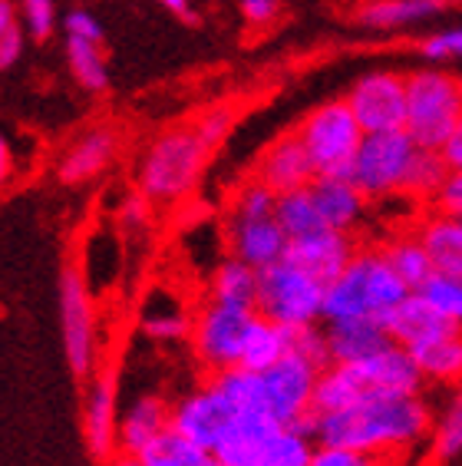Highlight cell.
<instances>
[{"label": "cell", "mask_w": 462, "mask_h": 466, "mask_svg": "<svg viewBox=\"0 0 462 466\" xmlns=\"http://www.w3.org/2000/svg\"><path fill=\"white\" fill-rule=\"evenodd\" d=\"M294 133L301 136V143L307 146V153L317 166V176H350L367 129L360 126V119L344 96L314 106L301 123L294 126Z\"/></svg>", "instance_id": "cell-6"}, {"label": "cell", "mask_w": 462, "mask_h": 466, "mask_svg": "<svg viewBox=\"0 0 462 466\" xmlns=\"http://www.w3.org/2000/svg\"><path fill=\"white\" fill-rule=\"evenodd\" d=\"M83 440L86 453L106 466L119 453V420H116V380L109 370L89 380L83 397Z\"/></svg>", "instance_id": "cell-15"}, {"label": "cell", "mask_w": 462, "mask_h": 466, "mask_svg": "<svg viewBox=\"0 0 462 466\" xmlns=\"http://www.w3.org/2000/svg\"><path fill=\"white\" fill-rule=\"evenodd\" d=\"M357 255L354 238L346 232H334V228H324L317 235H307V238H297V242L287 245V261H294L297 268H304L307 275H314L317 281L330 285L340 271L350 265V258Z\"/></svg>", "instance_id": "cell-18"}, {"label": "cell", "mask_w": 462, "mask_h": 466, "mask_svg": "<svg viewBox=\"0 0 462 466\" xmlns=\"http://www.w3.org/2000/svg\"><path fill=\"white\" fill-rule=\"evenodd\" d=\"M63 30L66 36H83V40H103V24H99L89 10H70L66 17H63Z\"/></svg>", "instance_id": "cell-45"}, {"label": "cell", "mask_w": 462, "mask_h": 466, "mask_svg": "<svg viewBox=\"0 0 462 466\" xmlns=\"http://www.w3.org/2000/svg\"><path fill=\"white\" fill-rule=\"evenodd\" d=\"M106 466H143V460L136 457V453H123V450H119Z\"/></svg>", "instance_id": "cell-49"}, {"label": "cell", "mask_w": 462, "mask_h": 466, "mask_svg": "<svg viewBox=\"0 0 462 466\" xmlns=\"http://www.w3.org/2000/svg\"><path fill=\"white\" fill-rule=\"evenodd\" d=\"M212 146L205 143L196 126H172L146 146L136 166V188L156 206H176L196 192Z\"/></svg>", "instance_id": "cell-3"}, {"label": "cell", "mask_w": 462, "mask_h": 466, "mask_svg": "<svg viewBox=\"0 0 462 466\" xmlns=\"http://www.w3.org/2000/svg\"><path fill=\"white\" fill-rule=\"evenodd\" d=\"M427 380L436 384H462V328L436 334L429 341L409 348Z\"/></svg>", "instance_id": "cell-25"}, {"label": "cell", "mask_w": 462, "mask_h": 466, "mask_svg": "<svg viewBox=\"0 0 462 466\" xmlns=\"http://www.w3.org/2000/svg\"><path fill=\"white\" fill-rule=\"evenodd\" d=\"M255 179H261L267 188H275L277 196L294 192V188H311L317 179V166H314L307 146L301 143L297 133L277 136L267 146L261 159L255 162Z\"/></svg>", "instance_id": "cell-16"}, {"label": "cell", "mask_w": 462, "mask_h": 466, "mask_svg": "<svg viewBox=\"0 0 462 466\" xmlns=\"http://www.w3.org/2000/svg\"><path fill=\"white\" fill-rule=\"evenodd\" d=\"M238 7H241V17L248 20V24L265 27V24H271V20L277 17L281 4H277V0H241Z\"/></svg>", "instance_id": "cell-46"}, {"label": "cell", "mask_w": 462, "mask_h": 466, "mask_svg": "<svg viewBox=\"0 0 462 466\" xmlns=\"http://www.w3.org/2000/svg\"><path fill=\"white\" fill-rule=\"evenodd\" d=\"M20 17H24L27 36L44 44L56 27V0H20Z\"/></svg>", "instance_id": "cell-39"}, {"label": "cell", "mask_w": 462, "mask_h": 466, "mask_svg": "<svg viewBox=\"0 0 462 466\" xmlns=\"http://www.w3.org/2000/svg\"><path fill=\"white\" fill-rule=\"evenodd\" d=\"M346 103L357 113L367 133H390L407 129L409 90L407 76L393 70H374L346 90Z\"/></svg>", "instance_id": "cell-11"}, {"label": "cell", "mask_w": 462, "mask_h": 466, "mask_svg": "<svg viewBox=\"0 0 462 466\" xmlns=\"http://www.w3.org/2000/svg\"><path fill=\"white\" fill-rule=\"evenodd\" d=\"M287 350H291V328L275 324L271 318H265V314H255V321H251V328H248V338H245V348H241L238 368L261 374V370L275 368Z\"/></svg>", "instance_id": "cell-26"}, {"label": "cell", "mask_w": 462, "mask_h": 466, "mask_svg": "<svg viewBox=\"0 0 462 466\" xmlns=\"http://www.w3.org/2000/svg\"><path fill=\"white\" fill-rule=\"evenodd\" d=\"M162 7H169L172 14H178V17L186 20H196V14H192V0H159Z\"/></svg>", "instance_id": "cell-48"}, {"label": "cell", "mask_w": 462, "mask_h": 466, "mask_svg": "<svg viewBox=\"0 0 462 466\" xmlns=\"http://www.w3.org/2000/svg\"><path fill=\"white\" fill-rule=\"evenodd\" d=\"M172 427V407L162 397H139L129 410L119 417V450L123 453H143L162 433Z\"/></svg>", "instance_id": "cell-21"}, {"label": "cell", "mask_w": 462, "mask_h": 466, "mask_svg": "<svg viewBox=\"0 0 462 466\" xmlns=\"http://www.w3.org/2000/svg\"><path fill=\"white\" fill-rule=\"evenodd\" d=\"M383 324H387L393 341L403 344V348H413V344L429 341L436 334L453 331V324L446 321L443 314H436L417 291H409L390 314H383Z\"/></svg>", "instance_id": "cell-22"}, {"label": "cell", "mask_w": 462, "mask_h": 466, "mask_svg": "<svg viewBox=\"0 0 462 466\" xmlns=\"http://www.w3.org/2000/svg\"><path fill=\"white\" fill-rule=\"evenodd\" d=\"M314 202H317L320 216L327 222V228L334 232H354L357 225L364 222L367 202L364 188L357 186L350 176H317L311 186Z\"/></svg>", "instance_id": "cell-19"}, {"label": "cell", "mask_w": 462, "mask_h": 466, "mask_svg": "<svg viewBox=\"0 0 462 466\" xmlns=\"http://www.w3.org/2000/svg\"><path fill=\"white\" fill-rule=\"evenodd\" d=\"M417 235L427 245L429 258H433L436 271H449L456 279H462V218L439 212L427 216L417 225Z\"/></svg>", "instance_id": "cell-23"}, {"label": "cell", "mask_w": 462, "mask_h": 466, "mask_svg": "<svg viewBox=\"0 0 462 466\" xmlns=\"http://www.w3.org/2000/svg\"><path fill=\"white\" fill-rule=\"evenodd\" d=\"M317 440L301 427H281L261 450L258 466H311Z\"/></svg>", "instance_id": "cell-31"}, {"label": "cell", "mask_w": 462, "mask_h": 466, "mask_svg": "<svg viewBox=\"0 0 462 466\" xmlns=\"http://www.w3.org/2000/svg\"><path fill=\"white\" fill-rule=\"evenodd\" d=\"M419 54L429 63H446V60H462V27L439 30V34H429L423 44H419Z\"/></svg>", "instance_id": "cell-40"}, {"label": "cell", "mask_w": 462, "mask_h": 466, "mask_svg": "<svg viewBox=\"0 0 462 466\" xmlns=\"http://www.w3.org/2000/svg\"><path fill=\"white\" fill-rule=\"evenodd\" d=\"M459 90H462V73H459Z\"/></svg>", "instance_id": "cell-51"}, {"label": "cell", "mask_w": 462, "mask_h": 466, "mask_svg": "<svg viewBox=\"0 0 462 466\" xmlns=\"http://www.w3.org/2000/svg\"><path fill=\"white\" fill-rule=\"evenodd\" d=\"M255 314H258L255 308H235L205 298V305L198 308L196 321H192V344H196L198 360L212 374L238 368L241 348H245Z\"/></svg>", "instance_id": "cell-10"}, {"label": "cell", "mask_w": 462, "mask_h": 466, "mask_svg": "<svg viewBox=\"0 0 462 466\" xmlns=\"http://www.w3.org/2000/svg\"><path fill=\"white\" fill-rule=\"evenodd\" d=\"M143 331L149 334L152 341H182V338H192V318L182 311V305L169 301L166 308H156V301H146L143 314Z\"/></svg>", "instance_id": "cell-34"}, {"label": "cell", "mask_w": 462, "mask_h": 466, "mask_svg": "<svg viewBox=\"0 0 462 466\" xmlns=\"http://www.w3.org/2000/svg\"><path fill=\"white\" fill-rule=\"evenodd\" d=\"M291 350H294V354H301L304 360H311L317 370H327L330 364H334V358H330L327 331H320L317 324L291 328Z\"/></svg>", "instance_id": "cell-38"}, {"label": "cell", "mask_w": 462, "mask_h": 466, "mask_svg": "<svg viewBox=\"0 0 462 466\" xmlns=\"http://www.w3.org/2000/svg\"><path fill=\"white\" fill-rule=\"evenodd\" d=\"M413 288L397 275L383 248H357L344 271L327 285L324 321L344 318H383L400 305Z\"/></svg>", "instance_id": "cell-4"}, {"label": "cell", "mask_w": 462, "mask_h": 466, "mask_svg": "<svg viewBox=\"0 0 462 466\" xmlns=\"http://www.w3.org/2000/svg\"><path fill=\"white\" fill-rule=\"evenodd\" d=\"M275 208H277V192L251 176L248 182H241L235 198H231L228 216H275Z\"/></svg>", "instance_id": "cell-37"}, {"label": "cell", "mask_w": 462, "mask_h": 466, "mask_svg": "<svg viewBox=\"0 0 462 466\" xmlns=\"http://www.w3.org/2000/svg\"><path fill=\"white\" fill-rule=\"evenodd\" d=\"M275 216H277V222H281V228L287 232L291 242L307 238V235H317V232L327 228V222H324V216H320L317 202H314L311 188H294V192L277 196Z\"/></svg>", "instance_id": "cell-29"}, {"label": "cell", "mask_w": 462, "mask_h": 466, "mask_svg": "<svg viewBox=\"0 0 462 466\" xmlns=\"http://www.w3.org/2000/svg\"><path fill=\"white\" fill-rule=\"evenodd\" d=\"M429 4H436V7H446V4H459V0H429Z\"/></svg>", "instance_id": "cell-50"}, {"label": "cell", "mask_w": 462, "mask_h": 466, "mask_svg": "<svg viewBox=\"0 0 462 466\" xmlns=\"http://www.w3.org/2000/svg\"><path fill=\"white\" fill-rule=\"evenodd\" d=\"M327 341L334 364H357L380 354L383 348L397 344L387 331L383 318H344L327 321Z\"/></svg>", "instance_id": "cell-20"}, {"label": "cell", "mask_w": 462, "mask_h": 466, "mask_svg": "<svg viewBox=\"0 0 462 466\" xmlns=\"http://www.w3.org/2000/svg\"><path fill=\"white\" fill-rule=\"evenodd\" d=\"M24 36H27V27H24V17H20V4L0 0V66L4 70H10L20 60Z\"/></svg>", "instance_id": "cell-36"}, {"label": "cell", "mask_w": 462, "mask_h": 466, "mask_svg": "<svg viewBox=\"0 0 462 466\" xmlns=\"http://www.w3.org/2000/svg\"><path fill=\"white\" fill-rule=\"evenodd\" d=\"M423 384L427 377L409 348L390 344L374 358L357 360V364H330L327 370H320L314 387V413L346 410L377 397H409L419 394Z\"/></svg>", "instance_id": "cell-2"}, {"label": "cell", "mask_w": 462, "mask_h": 466, "mask_svg": "<svg viewBox=\"0 0 462 466\" xmlns=\"http://www.w3.org/2000/svg\"><path fill=\"white\" fill-rule=\"evenodd\" d=\"M320 370L301 354L287 350L275 368L261 370V387H265L267 410L275 413L285 427H294L314 410V387H317Z\"/></svg>", "instance_id": "cell-12"}, {"label": "cell", "mask_w": 462, "mask_h": 466, "mask_svg": "<svg viewBox=\"0 0 462 466\" xmlns=\"http://www.w3.org/2000/svg\"><path fill=\"white\" fill-rule=\"evenodd\" d=\"M66 60H70L73 76L80 80L83 90L103 93L109 86V70L103 60L96 40H83V36H66Z\"/></svg>", "instance_id": "cell-30"}, {"label": "cell", "mask_w": 462, "mask_h": 466, "mask_svg": "<svg viewBox=\"0 0 462 466\" xmlns=\"http://www.w3.org/2000/svg\"><path fill=\"white\" fill-rule=\"evenodd\" d=\"M407 133L417 139L419 149H439L443 153V146L449 143V136L462 123L459 76L443 70L439 63H429V66L407 73Z\"/></svg>", "instance_id": "cell-5"}, {"label": "cell", "mask_w": 462, "mask_h": 466, "mask_svg": "<svg viewBox=\"0 0 462 466\" xmlns=\"http://www.w3.org/2000/svg\"><path fill=\"white\" fill-rule=\"evenodd\" d=\"M449 162L439 149H419L413 166H409V176H407V186H403V196L409 198H429L433 202L439 196V188H443L446 176H449Z\"/></svg>", "instance_id": "cell-32"}, {"label": "cell", "mask_w": 462, "mask_h": 466, "mask_svg": "<svg viewBox=\"0 0 462 466\" xmlns=\"http://www.w3.org/2000/svg\"><path fill=\"white\" fill-rule=\"evenodd\" d=\"M60 331L63 354L76 377H93L96 368V311H93V291L73 261L60 268Z\"/></svg>", "instance_id": "cell-9"}, {"label": "cell", "mask_w": 462, "mask_h": 466, "mask_svg": "<svg viewBox=\"0 0 462 466\" xmlns=\"http://www.w3.org/2000/svg\"><path fill=\"white\" fill-rule=\"evenodd\" d=\"M419 146L407 129H390V133H367L360 149H357L350 179L364 188L367 198H390L403 196L409 166L417 159Z\"/></svg>", "instance_id": "cell-8"}, {"label": "cell", "mask_w": 462, "mask_h": 466, "mask_svg": "<svg viewBox=\"0 0 462 466\" xmlns=\"http://www.w3.org/2000/svg\"><path fill=\"white\" fill-rule=\"evenodd\" d=\"M116 149H119V136L109 126H93L63 149L60 162H56V179L63 186H83V182L96 179L99 172L109 169Z\"/></svg>", "instance_id": "cell-17"}, {"label": "cell", "mask_w": 462, "mask_h": 466, "mask_svg": "<svg viewBox=\"0 0 462 466\" xmlns=\"http://www.w3.org/2000/svg\"><path fill=\"white\" fill-rule=\"evenodd\" d=\"M311 466H380V457L364 453L354 447H330V443H317L311 457Z\"/></svg>", "instance_id": "cell-41"}, {"label": "cell", "mask_w": 462, "mask_h": 466, "mask_svg": "<svg viewBox=\"0 0 462 466\" xmlns=\"http://www.w3.org/2000/svg\"><path fill=\"white\" fill-rule=\"evenodd\" d=\"M383 255L390 258V265L397 268V275H400L403 281H407L413 291H417L423 281L429 279L436 271L433 258H429L427 245H423V238H419L417 232H400L393 235L390 242L383 245Z\"/></svg>", "instance_id": "cell-28"}, {"label": "cell", "mask_w": 462, "mask_h": 466, "mask_svg": "<svg viewBox=\"0 0 462 466\" xmlns=\"http://www.w3.org/2000/svg\"><path fill=\"white\" fill-rule=\"evenodd\" d=\"M225 242L235 258L248 261L255 268H267L287 255V232L277 216H228L225 218Z\"/></svg>", "instance_id": "cell-14"}, {"label": "cell", "mask_w": 462, "mask_h": 466, "mask_svg": "<svg viewBox=\"0 0 462 466\" xmlns=\"http://www.w3.org/2000/svg\"><path fill=\"white\" fill-rule=\"evenodd\" d=\"M258 285H261V271L248 261L228 255L225 261H218L208 279V298L212 301H222V305L235 308H255L258 311Z\"/></svg>", "instance_id": "cell-24"}, {"label": "cell", "mask_w": 462, "mask_h": 466, "mask_svg": "<svg viewBox=\"0 0 462 466\" xmlns=\"http://www.w3.org/2000/svg\"><path fill=\"white\" fill-rule=\"evenodd\" d=\"M417 295L423 298L436 314H443L453 328H462V279H456L449 271H433V275L417 288Z\"/></svg>", "instance_id": "cell-33"}, {"label": "cell", "mask_w": 462, "mask_h": 466, "mask_svg": "<svg viewBox=\"0 0 462 466\" xmlns=\"http://www.w3.org/2000/svg\"><path fill=\"white\" fill-rule=\"evenodd\" d=\"M433 206L439 208V212H449V216L462 218V166L459 169H449L443 188H439V196L433 198Z\"/></svg>", "instance_id": "cell-44"}, {"label": "cell", "mask_w": 462, "mask_h": 466, "mask_svg": "<svg viewBox=\"0 0 462 466\" xmlns=\"http://www.w3.org/2000/svg\"><path fill=\"white\" fill-rule=\"evenodd\" d=\"M235 417L238 413L228 404V397L208 380L205 387L182 397L178 404H172V431L202 443L205 450H218V443L235 427Z\"/></svg>", "instance_id": "cell-13"}, {"label": "cell", "mask_w": 462, "mask_h": 466, "mask_svg": "<svg viewBox=\"0 0 462 466\" xmlns=\"http://www.w3.org/2000/svg\"><path fill=\"white\" fill-rule=\"evenodd\" d=\"M429 427H433V417L419 394L377 397L346 410L317 413V443L354 447L374 457H387V453L417 447L429 433Z\"/></svg>", "instance_id": "cell-1"}, {"label": "cell", "mask_w": 462, "mask_h": 466, "mask_svg": "<svg viewBox=\"0 0 462 466\" xmlns=\"http://www.w3.org/2000/svg\"><path fill=\"white\" fill-rule=\"evenodd\" d=\"M439 10L443 7H436L429 0H364L357 7V24L364 30H400L433 17Z\"/></svg>", "instance_id": "cell-27"}, {"label": "cell", "mask_w": 462, "mask_h": 466, "mask_svg": "<svg viewBox=\"0 0 462 466\" xmlns=\"http://www.w3.org/2000/svg\"><path fill=\"white\" fill-rule=\"evenodd\" d=\"M443 156H446V162H449L453 169H459V166H462V123L456 126V133L449 136V143L443 146Z\"/></svg>", "instance_id": "cell-47"}, {"label": "cell", "mask_w": 462, "mask_h": 466, "mask_svg": "<svg viewBox=\"0 0 462 466\" xmlns=\"http://www.w3.org/2000/svg\"><path fill=\"white\" fill-rule=\"evenodd\" d=\"M231 123H235V109H231V106H212V109H205L202 116H198L192 126H196L198 133H202L205 143L215 149V146H218L225 136H228Z\"/></svg>", "instance_id": "cell-42"}, {"label": "cell", "mask_w": 462, "mask_h": 466, "mask_svg": "<svg viewBox=\"0 0 462 466\" xmlns=\"http://www.w3.org/2000/svg\"><path fill=\"white\" fill-rule=\"evenodd\" d=\"M324 295L327 285L297 268L294 261L281 258L261 268L258 285V314L271 318L285 328H304V324L324 321Z\"/></svg>", "instance_id": "cell-7"}, {"label": "cell", "mask_w": 462, "mask_h": 466, "mask_svg": "<svg viewBox=\"0 0 462 466\" xmlns=\"http://www.w3.org/2000/svg\"><path fill=\"white\" fill-rule=\"evenodd\" d=\"M152 206H156V202H152L146 192L136 188L133 196H126V202L119 206V225H123V228H146L152 216Z\"/></svg>", "instance_id": "cell-43"}, {"label": "cell", "mask_w": 462, "mask_h": 466, "mask_svg": "<svg viewBox=\"0 0 462 466\" xmlns=\"http://www.w3.org/2000/svg\"><path fill=\"white\" fill-rule=\"evenodd\" d=\"M433 453H436V460H453L462 453V384L456 387L453 400L446 404L443 417L436 423Z\"/></svg>", "instance_id": "cell-35"}]
</instances>
